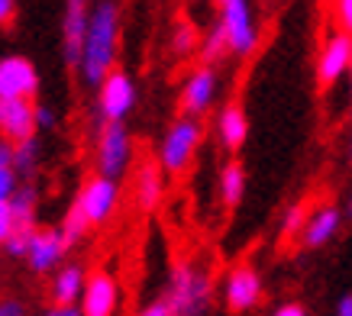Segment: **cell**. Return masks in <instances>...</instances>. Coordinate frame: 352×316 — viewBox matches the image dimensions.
Here are the masks:
<instances>
[{"mask_svg":"<svg viewBox=\"0 0 352 316\" xmlns=\"http://www.w3.org/2000/svg\"><path fill=\"white\" fill-rule=\"evenodd\" d=\"M120 43V10L117 3H97L87 16L85 45H81V74L87 84H97L113 71Z\"/></svg>","mask_w":352,"mask_h":316,"instance_id":"1","label":"cell"},{"mask_svg":"<svg viewBox=\"0 0 352 316\" xmlns=\"http://www.w3.org/2000/svg\"><path fill=\"white\" fill-rule=\"evenodd\" d=\"M162 304L168 316H201L210 304V274L197 271L194 264H178Z\"/></svg>","mask_w":352,"mask_h":316,"instance_id":"2","label":"cell"},{"mask_svg":"<svg viewBox=\"0 0 352 316\" xmlns=\"http://www.w3.org/2000/svg\"><path fill=\"white\" fill-rule=\"evenodd\" d=\"M226 36V52L249 55L258 45V30L252 20V10L245 0H223L220 3V23H217Z\"/></svg>","mask_w":352,"mask_h":316,"instance_id":"3","label":"cell"},{"mask_svg":"<svg viewBox=\"0 0 352 316\" xmlns=\"http://www.w3.org/2000/svg\"><path fill=\"white\" fill-rule=\"evenodd\" d=\"M133 158V139L123 123H104L97 136V174L107 181H117L129 168Z\"/></svg>","mask_w":352,"mask_h":316,"instance_id":"4","label":"cell"},{"mask_svg":"<svg viewBox=\"0 0 352 316\" xmlns=\"http://www.w3.org/2000/svg\"><path fill=\"white\" fill-rule=\"evenodd\" d=\"M201 142V123L184 116L178 123H171V129L165 133L162 139V148H159V168L162 171H184L188 161H191L194 148Z\"/></svg>","mask_w":352,"mask_h":316,"instance_id":"5","label":"cell"},{"mask_svg":"<svg viewBox=\"0 0 352 316\" xmlns=\"http://www.w3.org/2000/svg\"><path fill=\"white\" fill-rule=\"evenodd\" d=\"M117 201H120V188L117 181H107L94 174V178L85 181V188L78 194V210L85 213L87 226H100V223H107L117 210Z\"/></svg>","mask_w":352,"mask_h":316,"instance_id":"6","label":"cell"},{"mask_svg":"<svg viewBox=\"0 0 352 316\" xmlns=\"http://www.w3.org/2000/svg\"><path fill=\"white\" fill-rule=\"evenodd\" d=\"M39 91V74L30 58L10 55L0 58V100H32Z\"/></svg>","mask_w":352,"mask_h":316,"instance_id":"7","label":"cell"},{"mask_svg":"<svg viewBox=\"0 0 352 316\" xmlns=\"http://www.w3.org/2000/svg\"><path fill=\"white\" fill-rule=\"evenodd\" d=\"M136 104V84L126 71H110L100 81V113L107 123H123V116Z\"/></svg>","mask_w":352,"mask_h":316,"instance_id":"8","label":"cell"},{"mask_svg":"<svg viewBox=\"0 0 352 316\" xmlns=\"http://www.w3.org/2000/svg\"><path fill=\"white\" fill-rule=\"evenodd\" d=\"M120 300V287L110 271H94L85 278V291H81V316H113Z\"/></svg>","mask_w":352,"mask_h":316,"instance_id":"9","label":"cell"},{"mask_svg":"<svg viewBox=\"0 0 352 316\" xmlns=\"http://www.w3.org/2000/svg\"><path fill=\"white\" fill-rule=\"evenodd\" d=\"M352 65V36H342V32H333L330 39L323 43L320 58H317V81L323 87L336 84L342 74L349 71Z\"/></svg>","mask_w":352,"mask_h":316,"instance_id":"10","label":"cell"},{"mask_svg":"<svg viewBox=\"0 0 352 316\" xmlns=\"http://www.w3.org/2000/svg\"><path fill=\"white\" fill-rule=\"evenodd\" d=\"M32 100H0V136L3 142H26L36 136V120H32Z\"/></svg>","mask_w":352,"mask_h":316,"instance_id":"11","label":"cell"},{"mask_svg":"<svg viewBox=\"0 0 352 316\" xmlns=\"http://www.w3.org/2000/svg\"><path fill=\"white\" fill-rule=\"evenodd\" d=\"M258 297H262V278L256 268H249V264L233 268L226 278V306L233 313H245L258 304Z\"/></svg>","mask_w":352,"mask_h":316,"instance_id":"12","label":"cell"},{"mask_svg":"<svg viewBox=\"0 0 352 316\" xmlns=\"http://www.w3.org/2000/svg\"><path fill=\"white\" fill-rule=\"evenodd\" d=\"M87 3L81 0H72L65 7V20H62V52H65V62L78 68L81 65V45H85V32H87Z\"/></svg>","mask_w":352,"mask_h":316,"instance_id":"13","label":"cell"},{"mask_svg":"<svg viewBox=\"0 0 352 316\" xmlns=\"http://www.w3.org/2000/svg\"><path fill=\"white\" fill-rule=\"evenodd\" d=\"M214 91H217V71L210 65H204L197 71L184 81V91H182V104H184V113H204L210 100H214Z\"/></svg>","mask_w":352,"mask_h":316,"instance_id":"14","label":"cell"},{"mask_svg":"<svg viewBox=\"0 0 352 316\" xmlns=\"http://www.w3.org/2000/svg\"><path fill=\"white\" fill-rule=\"evenodd\" d=\"M65 255V245H62V236L58 229H36L32 232V242L26 249V258H30V268L32 271H49L55 264L62 262Z\"/></svg>","mask_w":352,"mask_h":316,"instance_id":"15","label":"cell"},{"mask_svg":"<svg viewBox=\"0 0 352 316\" xmlns=\"http://www.w3.org/2000/svg\"><path fill=\"white\" fill-rule=\"evenodd\" d=\"M340 220H342V213L336 210V207H320V210L314 213V216H307V223H304V245H307V249L327 245L333 236H336V229H340Z\"/></svg>","mask_w":352,"mask_h":316,"instance_id":"16","label":"cell"},{"mask_svg":"<svg viewBox=\"0 0 352 316\" xmlns=\"http://www.w3.org/2000/svg\"><path fill=\"white\" fill-rule=\"evenodd\" d=\"M217 129H220V142H223L230 152H239L243 142H245V136H249V120H245V110L239 104H226L223 113H220Z\"/></svg>","mask_w":352,"mask_h":316,"instance_id":"17","label":"cell"},{"mask_svg":"<svg viewBox=\"0 0 352 316\" xmlns=\"http://www.w3.org/2000/svg\"><path fill=\"white\" fill-rule=\"evenodd\" d=\"M162 190H165L162 168L155 161H142V168L136 174V203L142 210H155V203L162 201Z\"/></svg>","mask_w":352,"mask_h":316,"instance_id":"18","label":"cell"},{"mask_svg":"<svg viewBox=\"0 0 352 316\" xmlns=\"http://www.w3.org/2000/svg\"><path fill=\"white\" fill-rule=\"evenodd\" d=\"M85 291V271L78 268V264H68L62 271L55 274L52 281V300L58 306H75V300L81 297Z\"/></svg>","mask_w":352,"mask_h":316,"instance_id":"19","label":"cell"},{"mask_svg":"<svg viewBox=\"0 0 352 316\" xmlns=\"http://www.w3.org/2000/svg\"><path fill=\"white\" fill-rule=\"evenodd\" d=\"M243 194H245V171L239 161H230L223 174H220V201H223V207L233 210L236 203L243 201Z\"/></svg>","mask_w":352,"mask_h":316,"instance_id":"20","label":"cell"},{"mask_svg":"<svg viewBox=\"0 0 352 316\" xmlns=\"http://www.w3.org/2000/svg\"><path fill=\"white\" fill-rule=\"evenodd\" d=\"M7 210L13 216V226H36V190L16 188L10 203H7Z\"/></svg>","mask_w":352,"mask_h":316,"instance_id":"21","label":"cell"},{"mask_svg":"<svg viewBox=\"0 0 352 316\" xmlns=\"http://www.w3.org/2000/svg\"><path fill=\"white\" fill-rule=\"evenodd\" d=\"M87 229H91V226H87L85 213L78 210V203H72V210H68V216H65V223H62V229H58V236H62V245H65V249H72V245H75Z\"/></svg>","mask_w":352,"mask_h":316,"instance_id":"22","label":"cell"},{"mask_svg":"<svg viewBox=\"0 0 352 316\" xmlns=\"http://www.w3.org/2000/svg\"><path fill=\"white\" fill-rule=\"evenodd\" d=\"M36 161H39V142H36V136L13 146V174H30L36 168Z\"/></svg>","mask_w":352,"mask_h":316,"instance_id":"23","label":"cell"},{"mask_svg":"<svg viewBox=\"0 0 352 316\" xmlns=\"http://www.w3.org/2000/svg\"><path fill=\"white\" fill-rule=\"evenodd\" d=\"M201 55H204V62H220V58L226 55V36H223V30H220V26H214V30H210V36L204 39Z\"/></svg>","mask_w":352,"mask_h":316,"instance_id":"24","label":"cell"},{"mask_svg":"<svg viewBox=\"0 0 352 316\" xmlns=\"http://www.w3.org/2000/svg\"><path fill=\"white\" fill-rule=\"evenodd\" d=\"M32 232H36V226H13L10 239H7V245H3V249H7L13 258L26 255V249H30V242H32Z\"/></svg>","mask_w":352,"mask_h":316,"instance_id":"25","label":"cell"},{"mask_svg":"<svg viewBox=\"0 0 352 316\" xmlns=\"http://www.w3.org/2000/svg\"><path fill=\"white\" fill-rule=\"evenodd\" d=\"M304 223H307V207H304V203L291 207V210H288V220H285V229H281V236H285V239H291V236H294V232H298Z\"/></svg>","mask_w":352,"mask_h":316,"instance_id":"26","label":"cell"},{"mask_svg":"<svg viewBox=\"0 0 352 316\" xmlns=\"http://www.w3.org/2000/svg\"><path fill=\"white\" fill-rule=\"evenodd\" d=\"M13 190H16V174H13V168H0V207L10 203Z\"/></svg>","mask_w":352,"mask_h":316,"instance_id":"27","label":"cell"},{"mask_svg":"<svg viewBox=\"0 0 352 316\" xmlns=\"http://www.w3.org/2000/svg\"><path fill=\"white\" fill-rule=\"evenodd\" d=\"M336 23H340L342 36H352V0H340L336 3Z\"/></svg>","mask_w":352,"mask_h":316,"instance_id":"28","label":"cell"},{"mask_svg":"<svg viewBox=\"0 0 352 316\" xmlns=\"http://www.w3.org/2000/svg\"><path fill=\"white\" fill-rule=\"evenodd\" d=\"M10 232H13V216H10V210H7V203H3V207H0V249L7 245Z\"/></svg>","mask_w":352,"mask_h":316,"instance_id":"29","label":"cell"},{"mask_svg":"<svg viewBox=\"0 0 352 316\" xmlns=\"http://www.w3.org/2000/svg\"><path fill=\"white\" fill-rule=\"evenodd\" d=\"M32 120H36V129L55 126V113L49 110V106H36V110H32Z\"/></svg>","mask_w":352,"mask_h":316,"instance_id":"30","label":"cell"},{"mask_svg":"<svg viewBox=\"0 0 352 316\" xmlns=\"http://www.w3.org/2000/svg\"><path fill=\"white\" fill-rule=\"evenodd\" d=\"M0 316H26L20 300H0Z\"/></svg>","mask_w":352,"mask_h":316,"instance_id":"31","label":"cell"},{"mask_svg":"<svg viewBox=\"0 0 352 316\" xmlns=\"http://www.w3.org/2000/svg\"><path fill=\"white\" fill-rule=\"evenodd\" d=\"M191 43H194L191 26H182V30H178V36H175V45H178V49H191Z\"/></svg>","mask_w":352,"mask_h":316,"instance_id":"32","label":"cell"},{"mask_svg":"<svg viewBox=\"0 0 352 316\" xmlns=\"http://www.w3.org/2000/svg\"><path fill=\"white\" fill-rule=\"evenodd\" d=\"M0 168H13V146L0 139Z\"/></svg>","mask_w":352,"mask_h":316,"instance_id":"33","label":"cell"},{"mask_svg":"<svg viewBox=\"0 0 352 316\" xmlns=\"http://www.w3.org/2000/svg\"><path fill=\"white\" fill-rule=\"evenodd\" d=\"M13 16H16V7H13L10 0H0V26L13 23Z\"/></svg>","mask_w":352,"mask_h":316,"instance_id":"34","label":"cell"},{"mask_svg":"<svg viewBox=\"0 0 352 316\" xmlns=\"http://www.w3.org/2000/svg\"><path fill=\"white\" fill-rule=\"evenodd\" d=\"M272 316H307V310L300 304H285V306H278Z\"/></svg>","mask_w":352,"mask_h":316,"instance_id":"35","label":"cell"},{"mask_svg":"<svg viewBox=\"0 0 352 316\" xmlns=\"http://www.w3.org/2000/svg\"><path fill=\"white\" fill-rule=\"evenodd\" d=\"M45 316H81V310H78V306H55V310H49Z\"/></svg>","mask_w":352,"mask_h":316,"instance_id":"36","label":"cell"},{"mask_svg":"<svg viewBox=\"0 0 352 316\" xmlns=\"http://www.w3.org/2000/svg\"><path fill=\"white\" fill-rule=\"evenodd\" d=\"M139 316H168V310H165V304H162V300H159V304L146 306V310H142V313H139Z\"/></svg>","mask_w":352,"mask_h":316,"instance_id":"37","label":"cell"},{"mask_svg":"<svg viewBox=\"0 0 352 316\" xmlns=\"http://www.w3.org/2000/svg\"><path fill=\"white\" fill-rule=\"evenodd\" d=\"M336 316H352V297H342L336 306Z\"/></svg>","mask_w":352,"mask_h":316,"instance_id":"38","label":"cell"},{"mask_svg":"<svg viewBox=\"0 0 352 316\" xmlns=\"http://www.w3.org/2000/svg\"><path fill=\"white\" fill-rule=\"evenodd\" d=\"M346 213H349V216H352V194H349V203H346Z\"/></svg>","mask_w":352,"mask_h":316,"instance_id":"39","label":"cell"},{"mask_svg":"<svg viewBox=\"0 0 352 316\" xmlns=\"http://www.w3.org/2000/svg\"><path fill=\"white\" fill-rule=\"evenodd\" d=\"M349 74H352V65H349Z\"/></svg>","mask_w":352,"mask_h":316,"instance_id":"40","label":"cell"}]
</instances>
